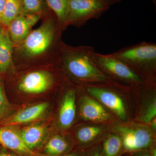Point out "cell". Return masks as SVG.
I'll list each match as a JSON object with an SVG mask.
<instances>
[{
	"mask_svg": "<svg viewBox=\"0 0 156 156\" xmlns=\"http://www.w3.org/2000/svg\"><path fill=\"white\" fill-rule=\"evenodd\" d=\"M65 29L57 18L45 20L17 45L15 55L19 59L34 61L46 58L50 54L59 64L63 43L61 34Z\"/></svg>",
	"mask_w": 156,
	"mask_h": 156,
	"instance_id": "6da1fadb",
	"label": "cell"
},
{
	"mask_svg": "<svg viewBox=\"0 0 156 156\" xmlns=\"http://www.w3.org/2000/svg\"><path fill=\"white\" fill-rule=\"evenodd\" d=\"M94 51V48L91 46L72 47L63 42L59 64L71 78L85 85L106 82L109 79L92 59Z\"/></svg>",
	"mask_w": 156,
	"mask_h": 156,
	"instance_id": "7a4b0ae2",
	"label": "cell"
},
{
	"mask_svg": "<svg viewBox=\"0 0 156 156\" xmlns=\"http://www.w3.org/2000/svg\"><path fill=\"white\" fill-rule=\"evenodd\" d=\"M128 66L144 81L152 77L156 68V44L143 41L111 53Z\"/></svg>",
	"mask_w": 156,
	"mask_h": 156,
	"instance_id": "3957f363",
	"label": "cell"
},
{
	"mask_svg": "<svg viewBox=\"0 0 156 156\" xmlns=\"http://www.w3.org/2000/svg\"><path fill=\"white\" fill-rule=\"evenodd\" d=\"M69 13L65 27H80L91 19L99 18L109 6L98 0H68Z\"/></svg>",
	"mask_w": 156,
	"mask_h": 156,
	"instance_id": "277c9868",
	"label": "cell"
},
{
	"mask_svg": "<svg viewBox=\"0 0 156 156\" xmlns=\"http://www.w3.org/2000/svg\"><path fill=\"white\" fill-rule=\"evenodd\" d=\"M92 59L97 67L108 78H113L133 85L143 81L139 76L117 57L109 54H103L94 51Z\"/></svg>",
	"mask_w": 156,
	"mask_h": 156,
	"instance_id": "5b68a950",
	"label": "cell"
},
{
	"mask_svg": "<svg viewBox=\"0 0 156 156\" xmlns=\"http://www.w3.org/2000/svg\"><path fill=\"white\" fill-rule=\"evenodd\" d=\"M127 151H138L147 148L153 141L149 129L143 126H119L116 128Z\"/></svg>",
	"mask_w": 156,
	"mask_h": 156,
	"instance_id": "8992f818",
	"label": "cell"
},
{
	"mask_svg": "<svg viewBox=\"0 0 156 156\" xmlns=\"http://www.w3.org/2000/svg\"><path fill=\"white\" fill-rule=\"evenodd\" d=\"M56 79L51 72L37 69L26 73L18 82L19 91L29 95L44 93L54 86Z\"/></svg>",
	"mask_w": 156,
	"mask_h": 156,
	"instance_id": "52a82bcc",
	"label": "cell"
},
{
	"mask_svg": "<svg viewBox=\"0 0 156 156\" xmlns=\"http://www.w3.org/2000/svg\"><path fill=\"white\" fill-rule=\"evenodd\" d=\"M85 85L86 91L89 95L110 109L120 119H126L127 115L125 103L117 93L104 87L103 83Z\"/></svg>",
	"mask_w": 156,
	"mask_h": 156,
	"instance_id": "ba28073f",
	"label": "cell"
},
{
	"mask_svg": "<svg viewBox=\"0 0 156 156\" xmlns=\"http://www.w3.org/2000/svg\"><path fill=\"white\" fill-rule=\"evenodd\" d=\"M0 145L20 155L41 156V153L31 150L26 145L15 126H0Z\"/></svg>",
	"mask_w": 156,
	"mask_h": 156,
	"instance_id": "9c48e42d",
	"label": "cell"
},
{
	"mask_svg": "<svg viewBox=\"0 0 156 156\" xmlns=\"http://www.w3.org/2000/svg\"><path fill=\"white\" fill-rule=\"evenodd\" d=\"M49 106L48 102H43L21 109L0 122V126H17L33 122L41 118Z\"/></svg>",
	"mask_w": 156,
	"mask_h": 156,
	"instance_id": "30bf717a",
	"label": "cell"
},
{
	"mask_svg": "<svg viewBox=\"0 0 156 156\" xmlns=\"http://www.w3.org/2000/svg\"><path fill=\"white\" fill-rule=\"evenodd\" d=\"M18 130L26 145L35 151L44 147L50 138L49 129L44 124H32Z\"/></svg>",
	"mask_w": 156,
	"mask_h": 156,
	"instance_id": "8fae6325",
	"label": "cell"
},
{
	"mask_svg": "<svg viewBox=\"0 0 156 156\" xmlns=\"http://www.w3.org/2000/svg\"><path fill=\"white\" fill-rule=\"evenodd\" d=\"M76 92L68 89L65 93L58 110L57 122L59 128L66 130L72 126L76 115Z\"/></svg>",
	"mask_w": 156,
	"mask_h": 156,
	"instance_id": "7c38bea8",
	"label": "cell"
},
{
	"mask_svg": "<svg viewBox=\"0 0 156 156\" xmlns=\"http://www.w3.org/2000/svg\"><path fill=\"white\" fill-rule=\"evenodd\" d=\"M80 114L87 121L103 122L110 119L105 109L98 101L87 95H84L80 101Z\"/></svg>",
	"mask_w": 156,
	"mask_h": 156,
	"instance_id": "4fadbf2b",
	"label": "cell"
},
{
	"mask_svg": "<svg viewBox=\"0 0 156 156\" xmlns=\"http://www.w3.org/2000/svg\"><path fill=\"white\" fill-rule=\"evenodd\" d=\"M14 45L8 31L3 29L0 34V73L6 72L12 66Z\"/></svg>",
	"mask_w": 156,
	"mask_h": 156,
	"instance_id": "5bb4252c",
	"label": "cell"
},
{
	"mask_svg": "<svg viewBox=\"0 0 156 156\" xmlns=\"http://www.w3.org/2000/svg\"><path fill=\"white\" fill-rule=\"evenodd\" d=\"M8 33L14 44L18 45L23 41L30 32L23 14L13 20L8 26Z\"/></svg>",
	"mask_w": 156,
	"mask_h": 156,
	"instance_id": "9a60e30c",
	"label": "cell"
},
{
	"mask_svg": "<svg viewBox=\"0 0 156 156\" xmlns=\"http://www.w3.org/2000/svg\"><path fill=\"white\" fill-rule=\"evenodd\" d=\"M69 145L64 137L59 134H55L48 140L44 147L45 154L49 156H58L66 153Z\"/></svg>",
	"mask_w": 156,
	"mask_h": 156,
	"instance_id": "2e32d148",
	"label": "cell"
},
{
	"mask_svg": "<svg viewBox=\"0 0 156 156\" xmlns=\"http://www.w3.org/2000/svg\"><path fill=\"white\" fill-rule=\"evenodd\" d=\"M22 10V0H6L0 22L2 25L8 26L17 16Z\"/></svg>",
	"mask_w": 156,
	"mask_h": 156,
	"instance_id": "e0dca14e",
	"label": "cell"
},
{
	"mask_svg": "<svg viewBox=\"0 0 156 156\" xmlns=\"http://www.w3.org/2000/svg\"><path fill=\"white\" fill-rule=\"evenodd\" d=\"M59 22L65 27L69 13L68 0H46Z\"/></svg>",
	"mask_w": 156,
	"mask_h": 156,
	"instance_id": "ac0fdd59",
	"label": "cell"
},
{
	"mask_svg": "<svg viewBox=\"0 0 156 156\" xmlns=\"http://www.w3.org/2000/svg\"><path fill=\"white\" fill-rule=\"evenodd\" d=\"M102 132V128L100 126H83L76 131V137L81 143L88 144L93 141Z\"/></svg>",
	"mask_w": 156,
	"mask_h": 156,
	"instance_id": "d6986e66",
	"label": "cell"
},
{
	"mask_svg": "<svg viewBox=\"0 0 156 156\" xmlns=\"http://www.w3.org/2000/svg\"><path fill=\"white\" fill-rule=\"evenodd\" d=\"M122 147V141L119 135L114 134L109 135L104 142V156H118Z\"/></svg>",
	"mask_w": 156,
	"mask_h": 156,
	"instance_id": "ffe728a7",
	"label": "cell"
},
{
	"mask_svg": "<svg viewBox=\"0 0 156 156\" xmlns=\"http://www.w3.org/2000/svg\"><path fill=\"white\" fill-rule=\"evenodd\" d=\"M14 110V106L7 98L3 82L0 80V122L13 114Z\"/></svg>",
	"mask_w": 156,
	"mask_h": 156,
	"instance_id": "44dd1931",
	"label": "cell"
},
{
	"mask_svg": "<svg viewBox=\"0 0 156 156\" xmlns=\"http://www.w3.org/2000/svg\"><path fill=\"white\" fill-rule=\"evenodd\" d=\"M42 8V0H22L23 14H40Z\"/></svg>",
	"mask_w": 156,
	"mask_h": 156,
	"instance_id": "7402d4cb",
	"label": "cell"
},
{
	"mask_svg": "<svg viewBox=\"0 0 156 156\" xmlns=\"http://www.w3.org/2000/svg\"><path fill=\"white\" fill-rule=\"evenodd\" d=\"M156 100L155 98L147 105L141 119L144 123H148L156 118Z\"/></svg>",
	"mask_w": 156,
	"mask_h": 156,
	"instance_id": "603a6c76",
	"label": "cell"
},
{
	"mask_svg": "<svg viewBox=\"0 0 156 156\" xmlns=\"http://www.w3.org/2000/svg\"><path fill=\"white\" fill-rule=\"evenodd\" d=\"M24 15V17L27 23L31 28L35 25L39 21L41 17L40 14H23Z\"/></svg>",
	"mask_w": 156,
	"mask_h": 156,
	"instance_id": "cb8c5ba5",
	"label": "cell"
},
{
	"mask_svg": "<svg viewBox=\"0 0 156 156\" xmlns=\"http://www.w3.org/2000/svg\"><path fill=\"white\" fill-rule=\"evenodd\" d=\"M0 156H23L15 153L13 152H10L4 147L0 148Z\"/></svg>",
	"mask_w": 156,
	"mask_h": 156,
	"instance_id": "d4e9b609",
	"label": "cell"
},
{
	"mask_svg": "<svg viewBox=\"0 0 156 156\" xmlns=\"http://www.w3.org/2000/svg\"><path fill=\"white\" fill-rule=\"evenodd\" d=\"M98 1H100L103 4H105L107 5L110 7V6L112 5L120 2L122 0H98Z\"/></svg>",
	"mask_w": 156,
	"mask_h": 156,
	"instance_id": "484cf974",
	"label": "cell"
},
{
	"mask_svg": "<svg viewBox=\"0 0 156 156\" xmlns=\"http://www.w3.org/2000/svg\"><path fill=\"white\" fill-rule=\"evenodd\" d=\"M133 156H153L151 153L147 151H137Z\"/></svg>",
	"mask_w": 156,
	"mask_h": 156,
	"instance_id": "4316f807",
	"label": "cell"
},
{
	"mask_svg": "<svg viewBox=\"0 0 156 156\" xmlns=\"http://www.w3.org/2000/svg\"><path fill=\"white\" fill-rule=\"evenodd\" d=\"M6 2V0H0V18L2 14Z\"/></svg>",
	"mask_w": 156,
	"mask_h": 156,
	"instance_id": "83f0119b",
	"label": "cell"
},
{
	"mask_svg": "<svg viewBox=\"0 0 156 156\" xmlns=\"http://www.w3.org/2000/svg\"><path fill=\"white\" fill-rule=\"evenodd\" d=\"M90 156H102V155L99 149L94 151Z\"/></svg>",
	"mask_w": 156,
	"mask_h": 156,
	"instance_id": "f1b7e54d",
	"label": "cell"
},
{
	"mask_svg": "<svg viewBox=\"0 0 156 156\" xmlns=\"http://www.w3.org/2000/svg\"><path fill=\"white\" fill-rule=\"evenodd\" d=\"M41 156H49L45 154H44L41 153ZM58 156H77L75 154H64L61 155H59Z\"/></svg>",
	"mask_w": 156,
	"mask_h": 156,
	"instance_id": "f546056e",
	"label": "cell"
},
{
	"mask_svg": "<svg viewBox=\"0 0 156 156\" xmlns=\"http://www.w3.org/2000/svg\"><path fill=\"white\" fill-rule=\"evenodd\" d=\"M151 122V126L152 128L153 129H154V130H156V118H154Z\"/></svg>",
	"mask_w": 156,
	"mask_h": 156,
	"instance_id": "4dcf8cb0",
	"label": "cell"
},
{
	"mask_svg": "<svg viewBox=\"0 0 156 156\" xmlns=\"http://www.w3.org/2000/svg\"><path fill=\"white\" fill-rule=\"evenodd\" d=\"M3 30V29L2 28V27H1V26H0V34L1 33V32H2V31Z\"/></svg>",
	"mask_w": 156,
	"mask_h": 156,
	"instance_id": "1f68e13d",
	"label": "cell"
}]
</instances>
